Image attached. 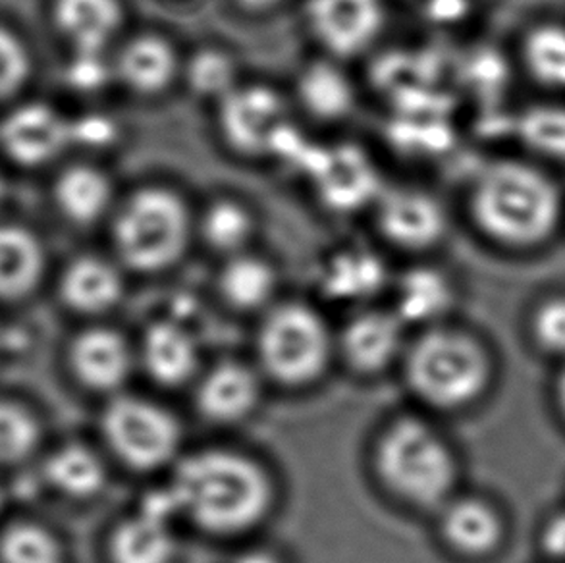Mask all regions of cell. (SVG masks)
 <instances>
[{"mask_svg":"<svg viewBox=\"0 0 565 563\" xmlns=\"http://www.w3.org/2000/svg\"><path fill=\"white\" fill-rule=\"evenodd\" d=\"M466 213L475 234L498 252H544L565 236L564 176L520 151L500 155L471 178Z\"/></svg>","mask_w":565,"mask_h":563,"instance_id":"obj_1","label":"cell"},{"mask_svg":"<svg viewBox=\"0 0 565 563\" xmlns=\"http://www.w3.org/2000/svg\"><path fill=\"white\" fill-rule=\"evenodd\" d=\"M178 516L201 531L237 534L259 525L273 503V482L252 457L205 449L178 464L169 487Z\"/></svg>","mask_w":565,"mask_h":563,"instance_id":"obj_2","label":"cell"},{"mask_svg":"<svg viewBox=\"0 0 565 563\" xmlns=\"http://www.w3.org/2000/svg\"><path fill=\"white\" fill-rule=\"evenodd\" d=\"M375 467L392 495L419 508L443 503L456 480L450 448L419 419L394 421L381 434Z\"/></svg>","mask_w":565,"mask_h":563,"instance_id":"obj_3","label":"cell"},{"mask_svg":"<svg viewBox=\"0 0 565 563\" xmlns=\"http://www.w3.org/2000/svg\"><path fill=\"white\" fill-rule=\"evenodd\" d=\"M489 359L469 336L433 330L407 355V379L415 394L435 407L454 410L481 396L489 382Z\"/></svg>","mask_w":565,"mask_h":563,"instance_id":"obj_4","label":"cell"},{"mask_svg":"<svg viewBox=\"0 0 565 563\" xmlns=\"http://www.w3.org/2000/svg\"><path fill=\"white\" fill-rule=\"evenodd\" d=\"M188 232V211L177 193L151 188L122 206L116 219V247L128 267L157 273L182 257Z\"/></svg>","mask_w":565,"mask_h":563,"instance_id":"obj_5","label":"cell"},{"mask_svg":"<svg viewBox=\"0 0 565 563\" xmlns=\"http://www.w3.org/2000/svg\"><path fill=\"white\" fill-rule=\"evenodd\" d=\"M257 343L263 369L288 386L317 381L332 355V338L321 315L299 304L270 311Z\"/></svg>","mask_w":565,"mask_h":563,"instance_id":"obj_6","label":"cell"},{"mask_svg":"<svg viewBox=\"0 0 565 563\" xmlns=\"http://www.w3.org/2000/svg\"><path fill=\"white\" fill-rule=\"evenodd\" d=\"M103 434L120 461L153 471L177 457L180 425L164 407L139 396H118L103 415Z\"/></svg>","mask_w":565,"mask_h":563,"instance_id":"obj_7","label":"cell"},{"mask_svg":"<svg viewBox=\"0 0 565 563\" xmlns=\"http://www.w3.org/2000/svg\"><path fill=\"white\" fill-rule=\"evenodd\" d=\"M174 516L178 511L169 488L149 498L136 516L116 527L110 537L113 563H172L177 556Z\"/></svg>","mask_w":565,"mask_h":563,"instance_id":"obj_8","label":"cell"},{"mask_svg":"<svg viewBox=\"0 0 565 563\" xmlns=\"http://www.w3.org/2000/svg\"><path fill=\"white\" fill-rule=\"evenodd\" d=\"M513 61L535 95L565 97V20L541 15L513 41Z\"/></svg>","mask_w":565,"mask_h":563,"instance_id":"obj_9","label":"cell"},{"mask_svg":"<svg viewBox=\"0 0 565 563\" xmlns=\"http://www.w3.org/2000/svg\"><path fill=\"white\" fill-rule=\"evenodd\" d=\"M307 14L315 35L337 54L360 53L382 28L381 0H311Z\"/></svg>","mask_w":565,"mask_h":563,"instance_id":"obj_10","label":"cell"},{"mask_svg":"<svg viewBox=\"0 0 565 563\" xmlns=\"http://www.w3.org/2000/svg\"><path fill=\"white\" fill-rule=\"evenodd\" d=\"M282 103L265 87L237 89L224 97L222 128L239 151L259 152L270 149L276 134L282 130Z\"/></svg>","mask_w":565,"mask_h":563,"instance_id":"obj_11","label":"cell"},{"mask_svg":"<svg viewBox=\"0 0 565 563\" xmlns=\"http://www.w3.org/2000/svg\"><path fill=\"white\" fill-rule=\"evenodd\" d=\"M381 226L394 244L427 249L443 240L448 216L440 201L427 191H392L382 201Z\"/></svg>","mask_w":565,"mask_h":563,"instance_id":"obj_12","label":"cell"},{"mask_svg":"<svg viewBox=\"0 0 565 563\" xmlns=\"http://www.w3.org/2000/svg\"><path fill=\"white\" fill-rule=\"evenodd\" d=\"M515 151L541 164L565 170V97L535 95L521 105L512 118Z\"/></svg>","mask_w":565,"mask_h":563,"instance_id":"obj_13","label":"cell"},{"mask_svg":"<svg viewBox=\"0 0 565 563\" xmlns=\"http://www.w3.org/2000/svg\"><path fill=\"white\" fill-rule=\"evenodd\" d=\"M0 141L23 164H41L72 141V124L43 105L23 107L2 124Z\"/></svg>","mask_w":565,"mask_h":563,"instance_id":"obj_14","label":"cell"},{"mask_svg":"<svg viewBox=\"0 0 565 563\" xmlns=\"http://www.w3.org/2000/svg\"><path fill=\"white\" fill-rule=\"evenodd\" d=\"M72 367L85 386L97 392H116L130 379L134 353L122 334L108 328H92L72 346Z\"/></svg>","mask_w":565,"mask_h":563,"instance_id":"obj_15","label":"cell"},{"mask_svg":"<svg viewBox=\"0 0 565 563\" xmlns=\"http://www.w3.org/2000/svg\"><path fill=\"white\" fill-rule=\"evenodd\" d=\"M260 382L249 367L226 361L213 367L198 389L199 412L214 423H237L259 404Z\"/></svg>","mask_w":565,"mask_h":563,"instance_id":"obj_16","label":"cell"},{"mask_svg":"<svg viewBox=\"0 0 565 563\" xmlns=\"http://www.w3.org/2000/svg\"><path fill=\"white\" fill-rule=\"evenodd\" d=\"M404 325L396 312H361L342 334L345 359L361 373H379L386 369L402 353Z\"/></svg>","mask_w":565,"mask_h":563,"instance_id":"obj_17","label":"cell"},{"mask_svg":"<svg viewBox=\"0 0 565 563\" xmlns=\"http://www.w3.org/2000/svg\"><path fill=\"white\" fill-rule=\"evenodd\" d=\"M141 363L162 386H180L198 371V342L182 325L159 320L143 336Z\"/></svg>","mask_w":565,"mask_h":563,"instance_id":"obj_18","label":"cell"},{"mask_svg":"<svg viewBox=\"0 0 565 563\" xmlns=\"http://www.w3.org/2000/svg\"><path fill=\"white\" fill-rule=\"evenodd\" d=\"M315 180L321 185L327 203L337 209L360 206L376 190L375 168L353 147L329 152Z\"/></svg>","mask_w":565,"mask_h":563,"instance_id":"obj_19","label":"cell"},{"mask_svg":"<svg viewBox=\"0 0 565 563\" xmlns=\"http://www.w3.org/2000/svg\"><path fill=\"white\" fill-rule=\"evenodd\" d=\"M56 18L77 53H100L122 22L118 0H58Z\"/></svg>","mask_w":565,"mask_h":563,"instance_id":"obj_20","label":"cell"},{"mask_svg":"<svg viewBox=\"0 0 565 563\" xmlns=\"http://www.w3.org/2000/svg\"><path fill=\"white\" fill-rule=\"evenodd\" d=\"M122 276L115 267L95 257L77 259L62 278V297L76 311L105 312L122 297Z\"/></svg>","mask_w":565,"mask_h":563,"instance_id":"obj_21","label":"cell"},{"mask_svg":"<svg viewBox=\"0 0 565 563\" xmlns=\"http://www.w3.org/2000/svg\"><path fill=\"white\" fill-rule=\"evenodd\" d=\"M443 533L451 549L467 556H482L497 549L502 521L489 503L459 500L444 510Z\"/></svg>","mask_w":565,"mask_h":563,"instance_id":"obj_22","label":"cell"},{"mask_svg":"<svg viewBox=\"0 0 565 563\" xmlns=\"http://www.w3.org/2000/svg\"><path fill=\"white\" fill-rule=\"evenodd\" d=\"M43 249L28 230L0 226V297L18 299L38 286Z\"/></svg>","mask_w":565,"mask_h":563,"instance_id":"obj_23","label":"cell"},{"mask_svg":"<svg viewBox=\"0 0 565 563\" xmlns=\"http://www.w3.org/2000/svg\"><path fill=\"white\" fill-rule=\"evenodd\" d=\"M177 70V56L172 46L161 38L143 35L134 39L124 49L118 61V72L131 89L157 93L169 85Z\"/></svg>","mask_w":565,"mask_h":563,"instance_id":"obj_24","label":"cell"},{"mask_svg":"<svg viewBox=\"0 0 565 563\" xmlns=\"http://www.w3.org/2000/svg\"><path fill=\"white\" fill-rule=\"evenodd\" d=\"M46 479L70 498H92L105 487L107 469L92 449L70 444L49 459Z\"/></svg>","mask_w":565,"mask_h":563,"instance_id":"obj_25","label":"cell"},{"mask_svg":"<svg viewBox=\"0 0 565 563\" xmlns=\"http://www.w3.org/2000/svg\"><path fill=\"white\" fill-rule=\"evenodd\" d=\"M451 286L440 273L417 268L397 288L396 315L404 322H430L450 309Z\"/></svg>","mask_w":565,"mask_h":563,"instance_id":"obj_26","label":"cell"},{"mask_svg":"<svg viewBox=\"0 0 565 563\" xmlns=\"http://www.w3.org/2000/svg\"><path fill=\"white\" fill-rule=\"evenodd\" d=\"M384 267L371 253H345L330 263L324 273V291L342 301H363L379 294Z\"/></svg>","mask_w":565,"mask_h":563,"instance_id":"obj_27","label":"cell"},{"mask_svg":"<svg viewBox=\"0 0 565 563\" xmlns=\"http://www.w3.org/2000/svg\"><path fill=\"white\" fill-rule=\"evenodd\" d=\"M56 198L72 221L92 222L107 211L110 183L107 176L95 168H70L58 180Z\"/></svg>","mask_w":565,"mask_h":563,"instance_id":"obj_28","label":"cell"},{"mask_svg":"<svg viewBox=\"0 0 565 563\" xmlns=\"http://www.w3.org/2000/svg\"><path fill=\"white\" fill-rule=\"evenodd\" d=\"M221 289L237 309H255L273 296L275 273L257 257H236L222 273Z\"/></svg>","mask_w":565,"mask_h":563,"instance_id":"obj_29","label":"cell"},{"mask_svg":"<svg viewBox=\"0 0 565 563\" xmlns=\"http://www.w3.org/2000/svg\"><path fill=\"white\" fill-rule=\"evenodd\" d=\"M299 93L306 107L321 118H340L353 103L352 85L330 64H315L307 70Z\"/></svg>","mask_w":565,"mask_h":563,"instance_id":"obj_30","label":"cell"},{"mask_svg":"<svg viewBox=\"0 0 565 563\" xmlns=\"http://www.w3.org/2000/svg\"><path fill=\"white\" fill-rule=\"evenodd\" d=\"M0 560L2 563H62L61 544L45 529L22 523L2 537Z\"/></svg>","mask_w":565,"mask_h":563,"instance_id":"obj_31","label":"cell"},{"mask_svg":"<svg viewBox=\"0 0 565 563\" xmlns=\"http://www.w3.org/2000/svg\"><path fill=\"white\" fill-rule=\"evenodd\" d=\"M39 440V426L20 405L0 402V464L30 456Z\"/></svg>","mask_w":565,"mask_h":563,"instance_id":"obj_32","label":"cell"},{"mask_svg":"<svg viewBox=\"0 0 565 563\" xmlns=\"http://www.w3.org/2000/svg\"><path fill=\"white\" fill-rule=\"evenodd\" d=\"M203 232L209 244L224 252H232L249 237L252 221L242 206L222 201L206 213Z\"/></svg>","mask_w":565,"mask_h":563,"instance_id":"obj_33","label":"cell"},{"mask_svg":"<svg viewBox=\"0 0 565 563\" xmlns=\"http://www.w3.org/2000/svg\"><path fill=\"white\" fill-rule=\"evenodd\" d=\"M234 66L222 53L205 51L199 53L190 66V82L193 89L209 97H226L232 92Z\"/></svg>","mask_w":565,"mask_h":563,"instance_id":"obj_34","label":"cell"},{"mask_svg":"<svg viewBox=\"0 0 565 563\" xmlns=\"http://www.w3.org/2000/svg\"><path fill=\"white\" fill-rule=\"evenodd\" d=\"M30 74V59L18 39L0 30V97L15 92Z\"/></svg>","mask_w":565,"mask_h":563,"instance_id":"obj_35","label":"cell"},{"mask_svg":"<svg viewBox=\"0 0 565 563\" xmlns=\"http://www.w3.org/2000/svg\"><path fill=\"white\" fill-rule=\"evenodd\" d=\"M535 334L546 350L565 353V297H552L539 307Z\"/></svg>","mask_w":565,"mask_h":563,"instance_id":"obj_36","label":"cell"},{"mask_svg":"<svg viewBox=\"0 0 565 563\" xmlns=\"http://www.w3.org/2000/svg\"><path fill=\"white\" fill-rule=\"evenodd\" d=\"M70 79L77 89H95L107 77V66L100 53H77L76 61L70 66Z\"/></svg>","mask_w":565,"mask_h":563,"instance_id":"obj_37","label":"cell"},{"mask_svg":"<svg viewBox=\"0 0 565 563\" xmlns=\"http://www.w3.org/2000/svg\"><path fill=\"white\" fill-rule=\"evenodd\" d=\"M115 136V126L103 116H87L72 124V141L87 145L108 144Z\"/></svg>","mask_w":565,"mask_h":563,"instance_id":"obj_38","label":"cell"},{"mask_svg":"<svg viewBox=\"0 0 565 563\" xmlns=\"http://www.w3.org/2000/svg\"><path fill=\"white\" fill-rule=\"evenodd\" d=\"M544 549L551 556L565 557V513L551 521L544 531Z\"/></svg>","mask_w":565,"mask_h":563,"instance_id":"obj_39","label":"cell"},{"mask_svg":"<svg viewBox=\"0 0 565 563\" xmlns=\"http://www.w3.org/2000/svg\"><path fill=\"white\" fill-rule=\"evenodd\" d=\"M463 8H466V0H430L428 14L438 22H450L461 14Z\"/></svg>","mask_w":565,"mask_h":563,"instance_id":"obj_40","label":"cell"},{"mask_svg":"<svg viewBox=\"0 0 565 563\" xmlns=\"http://www.w3.org/2000/svg\"><path fill=\"white\" fill-rule=\"evenodd\" d=\"M230 563H282L280 557L268 550H247L244 554L234 557Z\"/></svg>","mask_w":565,"mask_h":563,"instance_id":"obj_41","label":"cell"},{"mask_svg":"<svg viewBox=\"0 0 565 563\" xmlns=\"http://www.w3.org/2000/svg\"><path fill=\"white\" fill-rule=\"evenodd\" d=\"M239 2L252 10H265V8L275 7L278 0H239Z\"/></svg>","mask_w":565,"mask_h":563,"instance_id":"obj_42","label":"cell"},{"mask_svg":"<svg viewBox=\"0 0 565 563\" xmlns=\"http://www.w3.org/2000/svg\"><path fill=\"white\" fill-rule=\"evenodd\" d=\"M559 402H562V407H564L565 412V371L562 374V382H559Z\"/></svg>","mask_w":565,"mask_h":563,"instance_id":"obj_43","label":"cell"},{"mask_svg":"<svg viewBox=\"0 0 565 563\" xmlns=\"http://www.w3.org/2000/svg\"><path fill=\"white\" fill-rule=\"evenodd\" d=\"M2 198H4V183L0 180V201H2Z\"/></svg>","mask_w":565,"mask_h":563,"instance_id":"obj_44","label":"cell"}]
</instances>
